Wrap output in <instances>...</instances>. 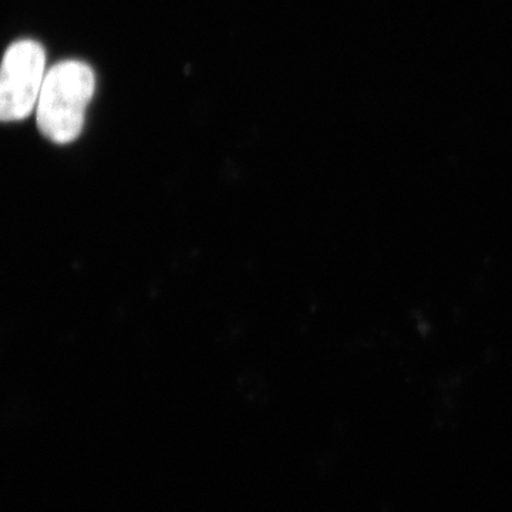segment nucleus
<instances>
[{
  "label": "nucleus",
  "instance_id": "nucleus-2",
  "mask_svg": "<svg viewBox=\"0 0 512 512\" xmlns=\"http://www.w3.org/2000/svg\"><path fill=\"white\" fill-rule=\"evenodd\" d=\"M46 53L35 40H19L0 64V123L28 119L36 110L46 77Z\"/></svg>",
  "mask_w": 512,
  "mask_h": 512
},
{
  "label": "nucleus",
  "instance_id": "nucleus-1",
  "mask_svg": "<svg viewBox=\"0 0 512 512\" xmlns=\"http://www.w3.org/2000/svg\"><path fill=\"white\" fill-rule=\"evenodd\" d=\"M96 90V76L89 64L64 60L46 73L36 107L40 133L59 146L80 137L86 111Z\"/></svg>",
  "mask_w": 512,
  "mask_h": 512
}]
</instances>
